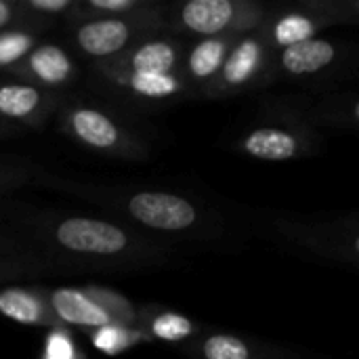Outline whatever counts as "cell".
<instances>
[{"label": "cell", "instance_id": "8992f818", "mask_svg": "<svg viewBox=\"0 0 359 359\" xmlns=\"http://www.w3.org/2000/svg\"><path fill=\"white\" fill-rule=\"evenodd\" d=\"M269 53L271 50L261 32H248L246 36H240L227 53V59L217 78L204 88V95L227 97L259 86L263 74L269 67Z\"/></svg>", "mask_w": 359, "mask_h": 359}, {"label": "cell", "instance_id": "ffe728a7", "mask_svg": "<svg viewBox=\"0 0 359 359\" xmlns=\"http://www.w3.org/2000/svg\"><path fill=\"white\" fill-rule=\"evenodd\" d=\"M200 358L202 359H255V351L250 345L229 332H215L208 334L200 343Z\"/></svg>", "mask_w": 359, "mask_h": 359}, {"label": "cell", "instance_id": "8fae6325", "mask_svg": "<svg viewBox=\"0 0 359 359\" xmlns=\"http://www.w3.org/2000/svg\"><path fill=\"white\" fill-rule=\"evenodd\" d=\"M46 303L50 313L55 316L57 324L65 326H76V328H86V330H97L107 324H114L111 316L97 305L84 288H57L46 294Z\"/></svg>", "mask_w": 359, "mask_h": 359}, {"label": "cell", "instance_id": "5b68a950", "mask_svg": "<svg viewBox=\"0 0 359 359\" xmlns=\"http://www.w3.org/2000/svg\"><path fill=\"white\" fill-rule=\"evenodd\" d=\"M118 204L133 223L156 233H187L204 223L191 200L170 191H135Z\"/></svg>", "mask_w": 359, "mask_h": 359}, {"label": "cell", "instance_id": "5bb4252c", "mask_svg": "<svg viewBox=\"0 0 359 359\" xmlns=\"http://www.w3.org/2000/svg\"><path fill=\"white\" fill-rule=\"evenodd\" d=\"M339 59V46L326 38H311L280 50V69L294 78L316 76Z\"/></svg>", "mask_w": 359, "mask_h": 359}, {"label": "cell", "instance_id": "484cf974", "mask_svg": "<svg viewBox=\"0 0 359 359\" xmlns=\"http://www.w3.org/2000/svg\"><path fill=\"white\" fill-rule=\"evenodd\" d=\"M25 13L21 11L19 2H11V0H0V32L15 27V25H23L25 21Z\"/></svg>", "mask_w": 359, "mask_h": 359}, {"label": "cell", "instance_id": "2e32d148", "mask_svg": "<svg viewBox=\"0 0 359 359\" xmlns=\"http://www.w3.org/2000/svg\"><path fill=\"white\" fill-rule=\"evenodd\" d=\"M99 72L114 86H120V88L128 90L130 95H135L139 99H149V101L172 99L187 88V84L183 82V78L179 74L114 72V69H103V67H99Z\"/></svg>", "mask_w": 359, "mask_h": 359}, {"label": "cell", "instance_id": "d6986e66", "mask_svg": "<svg viewBox=\"0 0 359 359\" xmlns=\"http://www.w3.org/2000/svg\"><path fill=\"white\" fill-rule=\"evenodd\" d=\"M151 11V4L145 0H80L72 13H78V19L88 17H137Z\"/></svg>", "mask_w": 359, "mask_h": 359}, {"label": "cell", "instance_id": "9c48e42d", "mask_svg": "<svg viewBox=\"0 0 359 359\" xmlns=\"http://www.w3.org/2000/svg\"><path fill=\"white\" fill-rule=\"evenodd\" d=\"M8 74H13L15 78L27 80L40 88L55 90V88H63V86L72 84V80L78 74V67H76V61L69 55V50H65L59 44L40 42Z\"/></svg>", "mask_w": 359, "mask_h": 359}, {"label": "cell", "instance_id": "44dd1931", "mask_svg": "<svg viewBox=\"0 0 359 359\" xmlns=\"http://www.w3.org/2000/svg\"><path fill=\"white\" fill-rule=\"evenodd\" d=\"M149 332L154 339L158 341H166V343H181L191 339L198 332V326L175 311H158L151 320H149Z\"/></svg>", "mask_w": 359, "mask_h": 359}, {"label": "cell", "instance_id": "30bf717a", "mask_svg": "<svg viewBox=\"0 0 359 359\" xmlns=\"http://www.w3.org/2000/svg\"><path fill=\"white\" fill-rule=\"evenodd\" d=\"M332 15H326V6H318V4H311V8H290V11H284L280 13L278 17L269 19L267 27L261 32L269 50L276 48V50H284L288 46H294V44H301L305 40H311L316 38V34L326 25L330 23Z\"/></svg>", "mask_w": 359, "mask_h": 359}, {"label": "cell", "instance_id": "83f0119b", "mask_svg": "<svg viewBox=\"0 0 359 359\" xmlns=\"http://www.w3.org/2000/svg\"><path fill=\"white\" fill-rule=\"evenodd\" d=\"M15 248H19V244H17V242L6 240L4 236H0V257L8 255V252H11V250H15Z\"/></svg>", "mask_w": 359, "mask_h": 359}, {"label": "cell", "instance_id": "cb8c5ba5", "mask_svg": "<svg viewBox=\"0 0 359 359\" xmlns=\"http://www.w3.org/2000/svg\"><path fill=\"white\" fill-rule=\"evenodd\" d=\"M40 359H84V355L76 347L74 337L65 328L57 326L46 334Z\"/></svg>", "mask_w": 359, "mask_h": 359}, {"label": "cell", "instance_id": "ac0fdd59", "mask_svg": "<svg viewBox=\"0 0 359 359\" xmlns=\"http://www.w3.org/2000/svg\"><path fill=\"white\" fill-rule=\"evenodd\" d=\"M143 341H145V332L130 328V326H122V324H107L103 328L90 330L93 347L105 355H118Z\"/></svg>", "mask_w": 359, "mask_h": 359}, {"label": "cell", "instance_id": "603a6c76", "mask_svg": "<svg viewBox=\"0 0 359 359\" xmlns=\"http://www.w3.org/2000/svg\"><path fill=\"white\" fill-rule=\"evenodd\" d=\"M40 172L36 164L23 158H0V194L21 187Z\"/></svg>", "mask_w": 359, "mask_h": 359}, {"label": "cell", "instance_id": "3957f363", "mask_svg": "<svg viewBox=\"0 0 359 359\" xmlns=\"http://www.w3.org/2000/svg\"><path fill=\"white\" fill-rule=\"evenodd\" d=\"M183 32L212 38V36H242L255 32L263 21V8L246 0H189L177 6L172 19Z\"/></svg>", "mask_w": 359, "mask_h": 359}, {"label": "cell", "instance_id": "7c38bea8", "mask_svg": "<svg viewBox=\"0 0 359 359\" xmlns=\"http://www.w3.org/2000/svg\"><path fill=\"white\" fill-rule=\"evenodd\" d=\"M240 36H212V38H200L185 55V59L181 61L179 67V76L183 78V82L187 84V88L191 84L198 86H208L217 74L221 72L227 53L231 50L233 42Z\"/></svg>", "mask_w": 359, "mask_h": 359}, {"label": "cell", "instance_id": "7a4b0ae2", "mask_svg": "<svg viewBox=\"0 0 359 359\" xmlns=\"http://www.w3.org/2000/svg\"><path fill=\"white\" fill-rule=\"evenodd\" d=\"M61 130L82 147L120 160L147 158V145L114 114L88 105L69 103L61 111Z\"/></svg>", "mask_w": 359, "mask_h": 359}, {"label": "cell", "instance_id": "277c9868", "mask_svg": "<svg viewBox=\"0 0 359 359\" xmlns=\"http://www.w3.org/2000/svg\"><path fill=\"white\" fill-rule=\"evenodd\" d=\"M158 19L151 11L137 17H88L78 21L72 40L80 55L103 65L145 36Z\"/></svg>", "mask_w": 359, "mask_h": 359}, {"label": "cell", "instance_id": "ba28073f", "mask_svg": "<svg viewBox=\"0 0 359 359\" xmlns=\"http://www.w3.org/2000/svg\"><path fill=\"white\" fill-rule=\"evenodd\" d=\"M183 61L181 44L170 36L145 34L133 42L116 59L97 65L114 72H141V74H179Z\"/></svg>", "mask_w": 359, "mask_h": 359}, {"label": "cell", "instance_id": "d4e9b609", "mask_svg": "<svg viewBox=\"0 0 359 359\" xmlns=\"http://www.w3.org/2000/svg\"><path fill=\"white\" fill-rule=\"evenodd\" d=\"M21 11L27 17H55L74 11L76 2L74 0H23L19 2Z\"/></svg>", "mask_w": 359, "mask_h": 359}, {"label": "cell", "instance_id": "6da1fadb", "mask_svg": "<svg viewBox=\"0 0 359 359\" xmlns=\"http://www.w3.org/2000/svg\"><path fill=\"white\" fill-rule=\"evenodd\" d=\"M42 238L74 259L99 265L145 263L149 259L156 261L160 252H164L160 246L141 240L114 221L80 215L46 221L42 225Z\"/></svg>", "mask_w": 359, "mask_h": 359}, {"label": "cell", "instance_id": "52a82bcc", "mask_svg": "<svg viewBox=\"0 0 359 359\" xmlns=\"http://www.w3.org/2000/svg\"><path fill=\"white\" fill-rule=\"evenodd\" d=\"M57 109L53 90L40 88L21 78L0 76V118L11 126H42Z\"/></svg>", "mask_w": 359, "mask_h": 359}, {"label": "cell", "instance_id": "4fadbf2b", "mask_svg": "<svg viewBox=\"0 0 359 359\" xmlns=\"http://www.w3.org/2000/svg\"><path fill=\"white\" fill-rule=\"evenodd\" d=\"M307 149L303 137L297 130L278 128V126H263L250 130L240 141V151L265 160V162H286L303 156Z\"/></svg>", "mask_w": 359, "mask_h": 359}, {"label": "cell", "instance_id": "4316f807", "mask_svg": "<svg viewBox=\"0 0 359 359\" xmlns=\"http://www.w3.org/2000/svg\"><path fill=\"white\" fill-rule=\"evenodd\" d=\"M29 271H38V263H25V261H17V259L0 257V282L29 273Z\"/></svg>", "mask_w": 359, "mask_h": 359}, {"label": "cell", "instance_id": "7402d4cb", "mask_svg": "<svg viewBox=\"0 0 359 359\" xmlns=\"http://www.w3.org/2000/svg\"><path fill=\"white\" fill-rule=\"evenodd\" d=\"M84 292L111 316L114 324L133 328L139 322V313L135 311L133 303L128 299H124L122 294H118L109 288H101V286H84Z\"/></svg>", "mask_w": 359, "mask_h": 359}, {"label": "cell", "instance_id": "f1b7e54d", "mask_svg": "<svg viewBox=\"0 0 359 359\" xmlns=\"http://www.w3.org/2000/svg\"><path fill=\"white\" fill-rule=\"evenodd\" d=\"M17 130H19L17 126H11L8 122H4V120L0 118V139H2V137H11V135L17 133Z\"/></svg>", "mask_w": 359, "mask_h": 359}, {"label": "cell", "instance_id": "e0dca14e", "mask_svg": "<svg viewBox=\"0 0 359 359\" xmlns=\"http://www.w3.org/2000/svg\"><path fill=\"white\" fill-rule=\"evenodd\" d=\"M38 36L34 27L15 25L0 32V72H11L17 67L36 46Z\"/></svg>", "mask_w": 359, "mask_h": 359}, {"label": "cell", "instance_id": "9a60e30c", "mask_svg": "<svg viewBox=\"0 0 359 359\" xmlns=\"http://www.w3.org/2000/svg\"><path fill=\"white\" fill-rule=\"evenodd\" d=\"M0 313L23 326H48L57 328V320L48 309L46 297L38 288L8 286L0 290Z\"/></svg>", "mask_w": 359, "mask_h": 359}]
</instances>
